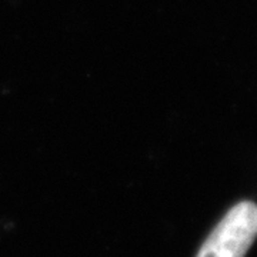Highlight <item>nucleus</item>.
I'll return each instance as SVG.
<instances>
[{"label":"nucleus","instance_id":"obj_1","mask_svg":"<svg viewBox=\"0 0 257 257\" xmlns=\"http://www.w3.org/2000/svg\"><path fill=\"white\" fill-rule=\"evenodd\" d=\"M257 237V204L240 202L233 206L196 257H244Z\"/></svg>","mask_w":257,"mask_h":257}]
</instances>
